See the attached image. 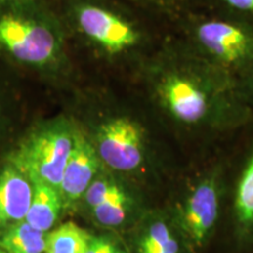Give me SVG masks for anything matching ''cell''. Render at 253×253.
<instances>
[{"mask_svg":"<svg viewBox=\"0 0 253 253\" xmlns=\"http://www.w3.org/2000/svg\"><path fill=\"white\" fill-rule=\"evenodd\" d=\"M130 210V198L118 183L113 185L108 194L91 208L93 216L101 225L116 227L122 225Z\"/></svg>","mask_w":253,"mask_h":253,"instance_id":"12","label":"cell"},{"mask_svg":"<svg viewBox=\"0 0 253 253\" xmlns=\"http://www.w3.org/2000/svg\"><path fill=\"white\" fill-rule=\"evenodd\" d=\"M253 24V0H198V7Z\"/></svg>","mask_w":253,"mask_h":253,"instance_id":"16","label":"cell"},{"mask_svg":"<svg viewBox=\"0 0 253 253\" xmlns=\"http://www.w3.org/2000/svg\"><path fill=\"white\" fill-rule=\"evenodd\" d=\"M78 125V123H77ZM79 130L68 162L63 171L59 192L63 208L71 207L84 197L88 186L99 176L102 162L88 136L78 125Z\"/></svg>","mask_w":253,"mask_h":253,"instance_id":"7","label":"cell"},{"mask_svg":"<svg viewBox=\"0 0 253 253\" xmlns=\"http://www.w3.org/2000/svg\"><path fill=\"white\" fill-rule=\"evenodd\" d=\"M131 84L158 121L179 137L214 141L253 119L237 81L170 33Z\"/></svg>","mask_w":253,"mask_h":253,"instance_id":"1","label":"cell"},{"mask_svg":"<svg viewBox=\"0 0 253 253\" xmlns=\"http://www.w3.org/2000/svg\"><path fill=\"white\" fill-rule=\"evenodd\" d=\"M21 82L24 81L0 62V142L6 137L11 126V112Z\"/></svg>","mask_w":253,"mask_h":253,"instance_id":"15","label":"cell"},{"mask_svg":"<svg viewBox=\"0 0 253 253\" xmlns=\"http://www.w3.org/2000/svg\"><path fill=\"white\" fill-rule=\"evenodd\" d=\"M169 33L237 84L253 73V24L196 8Z\"/></svg>","mask_w":253,"mask_h":253,"instance_id":"4","label":"cell"},{"mask_svg":"<svg viewBox=\"0 0 253 253\" xmlns=\"http://www.w3.org/2000/svg\"><path fill=\"white\" fill-rule=\"evenodd\" d=\"M32 197V182L5 157L0 170V230L25 220Z\"/></svg>","mask_w":253,"mask_h":253,"instance_id":"8","label":"cell"},{"mask_svg":"<svg viewBox=\"0 0 253 253\" xmlns=\"http://www.w3.org/2000/svg\"><path fill=\"white\" fill-rule=\"evenodd\" d=\"M0 62L62 94L84 79L53 0L0 2Z\"/></svg>","mask_w":253,"mask_h":253,"instance_id":"3","label":"cell"},{"mask_svg":"<svg viewBox=\"0 0 253 253\" xmlns=\"http://www.w3.org/2000/svg\"><path fill=\"white\" fill-rule=\"evenodd\" d=\"M78 130L77 122L68 114L43 120L28 128L5 157L31 182H42L59 190Z\"/></svg>","mask_w":253,"mask_h":253,"instance_id":"5","label":"cell"},{"mask_svg":"<svg viewBox=\"0 0 253 253\" xmlns=\"http://www.w3.org/2000/svg\"><path fill=\"white\" fill-rule=\"evenodd\" d=\"M0 253H8L7 251H6V250L5 249H2L1 248V246H0Z\"/></svg>","mask_w":253,"mask_h":253,"instance_id":"20","label":"cell"},{"mask_svg":"<svg viewBox=\"0 0 253 253\" xmlns=\"http://www.w3.org/2000/svg\"><path fill=\"white\" fill-rule=\"evenodd\" d=\"M106 240L104 237L89 236L86 253H106Z\"/></svg>","mask_w":253,"mask_h":253,"instance_id":"18","label":"cell"},{"mask_svg":"<svg viewBox=\"0 0 253 253\" xmlns=\"http://www.w3.org/2000/svg\"><path fill=\"white\" fill-rule=\"evenodd\" d=\"M219 211L218 186L213 178H205L195 186L183 204L178 216L179 229L195 248L207 242Z\"/></svg>","mask_w":253,"mask_h":253,"instance_id":"6","label":"cell"},{"mask_svg":"<svg viewBox=\"0 0 253 253\" xmlns=\"http://www.w3.org/2000/svg\"><path fill=\"white\" fill-rule=\"evenodd\" d=\"M33 197L25 220L36 229L48 232L54 226L63 203L59 190L42 182H32Z\"/></svg>","mask_w":253,"mask_h":253,"instance_id":"9","label":"cell"},{"mask_svg":"<svg viewBox=\"0 0 253 253\" xmlns=\"http://www.w3.org/2000/svg\"><path fill=\"white\" fill-rule=\"evenodd\" d=\"M237 84H238V89L242 96L244 97L245 102L253 110V73L240 80Z\"/></svg>","mask_w":253,"mask_h":253,"instance_id":"17","label":"cell"},{"mask_svg":"<svg viewBox=\"0 0 253 253\" xmlns=\"http://www.w3.org/2000/svg\"><path fill=\"white\" fill-rule=\"evenodd\" d=\"M89 235L74 223H66L47 233L45 253H86Z\"/></svg>","mask_w":253,"mask_h":253,"instance_id":"14","label":"cell"},{"mask_svg":"<svg viewBox=\"0 0 253 253\" xmlns=\"http://www.w3.org/2000/svg\"><path fill=\"white\" fill-rule=\"evenodd\" d=\"M168 31L185 13L198 7V0H123Z\"/></svg>","mask_w":253,"mask_h":253,"instance_id":"11","label":"cell"},{"mask_svg":"<svg viewBox=\"0 0 253 253\" xmlns=\"http://www.w3.org/2000/svg\"><path fill=\"white\" fill-rule=\"evenodd\" d=\"M84 77L131 82L169 31L123 0H53Z\"/></svg>","mask_w":253,"mask_h":253,"instance_id":"2","label":"cell"},{"mask_svg":"<svg viewBox=\"0 0 253 253\" xmlns=\"http://www.w3.org/2000/svg\"><path fill=\"white\" fill-rule=\"evenodd\" d=\"M47 232L36 229L26 220L0 230V246L8 253H45Z\"/></svg>","mask_w":253,"mask_h":253,"instance_id":"10","label":"cell"},{"mask_svg":"<svg viewBox=\"0 0 253 253\" xmlns=\"http://www.w3.org/2000/svg\"><path fill=\"white\" fill-rule=\"evenodd\" d=\"M137 253H181V248L169 224L157 219L145 226L138 239Z\"/></svg>","mask_w":253,"mask_h":253,"instance_id":"13","label":"cell"},{"mask_svg":"<svg viewBox=\"0 0 253 253\" xmlns=\"http://www.w3.org/2000/svg\"><path fill=\"white\" fill-rule=\"evenodd\" d=\"M4 1H8V0H0V2H4Z\"/></svg>","mask_w":253,"mask_h":253,"instance_id":"21","label":"cell"},{"mask_svg":"<svg viewBox=\"0 0 253 253\" xmlns=\"http://www.w3.org/2000/svg\"><path fill=\"white\" fill-rule=\"evenodd\" d=\"M106 253H125L122 251V249L114 243L113 240L107 238L106 240Z\"/></svg>","mask_w":253,"mask_h":253,"instance_id":"19","label":"cell"}]
</instances>
